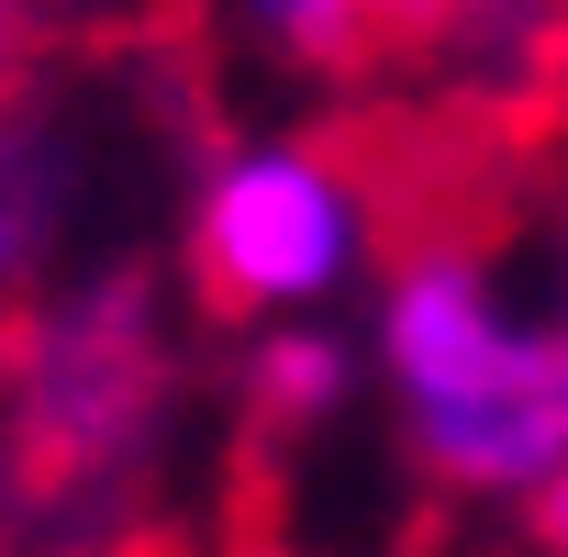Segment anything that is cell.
<instances>
[{
    "instance_id": "cell-4",
    "label": "cell",
    "mask_w": 568,
    "mask_h": 557,
    "mask_svg": "<svg viewBox=\"0 0 568 557\" xmlns=\"http://www.w3.org/2000/svg\"><path fill=\"white\" fill-rule=\"evenodd\" d=\"M68 223H79V134L23 90L0 112V346L57 302Z\"/></svg>"
},
{
    "instance_id": "cell-3",
    "label": "cell",
    "mask_w": 568,
    "mask_h": 557,
    "mask_svg": "<svg viewBox=\"0 0 568 557\" xmlns=\"http://www.w3.org/2000/svg\"><path fill=\"white\" fill-rule=\"evenodd\" d=\"M368 168L346 134H278V145H234L179 234L190 267V313L201 324H267V313H302L324 302L335 278L368 256Z\"/></svg>"
},
{
    "instance_id": "cell-1",
    "label": "cell",
    "mask_w": 568,
    "mask_h": 557,
    "mask_svg": "<svg viewBox=\"0 0 568 557\" xmlns=\"http://www.w3.org/2000/svg\"><path fill=\"white\" fill-rule=\"evenodd\" d=\"M379 379L402 413V446L435 490L468 502H535L568 468V379L557 335L524 324L501 267L468 223L413 212L379 278Z\"/></svg>"
},
{
    "instance_id": "cell-10",
    "label": "cell",
    "mask_w": 568,
    "mask_h": 557,
    "mask_svg": "<svg viewBox=\"0 0 568 557\" xmlns=\"http://www.w3.org/2000/svg\"><path fill=\"white\" fill-rule=\"evenodd\" d=\"M546 12H568V0H546Z\"/></svg>"
},
{
    "instance_id": "cell-7",
    "label": "cell",
    "mask_w": 568,
    "mask_h": 557,
    "mask_svg": "<svg viewBox=\"0 0 568 557\" xmlns=\"http://www.w3.org/2000/svg\"><path fill=\"white\" fill-rule=\"evenodd\" d=\"M23 90H34V34L12 23V0H0V112H12Z\"/></svg>"
},
{
    "instance_id": "cell-6",
    "label": "cell",
    "mask_w": 568,
    "mask_h": 557,
    "mask_svg": "<svg viewBox=\"0 0 568 557\" xmlns=\"http://www.w3.org/2000/svg\"><path fill=\"white\" fill-rule=\"evenodd\" d=\"M346 391H357V357H346L335 335H313V324H267V346L245 357V424H256L267 446L324 435V424L346 413Z\"/></svg>"
},
{
    "instance_id": "cell-5",
    "label": "cell",
    "mask_w": 568,
    "mask_h": 557,
    "mask_svg": "<svg viewBox=\"0 0 568 557\" xmlns=\"http://www.w3.org/2000/svg\"><path fill=\"white\" fill-rule=\"evenodd\" d=\"M501 0H256L267 45L302 79H379L413 57H446L468 23H490Z\"/></svg>"
},
{
    "instance_id": "cell-2",
    "label": "cell",
    "mask_w": 568,
    "mask_h": 557,
    "mask_svg": "<svg viewBox=\"0 0 568 557\" xmlns=\"http://www.w3.org/2000/svg\"><path fill=\"white\" fill-rule=\"evenodd\" d=\"M179 402V324L156 267H101L0 346V446L34 502L123 479Z\"/></svg>"
},
{
    "instance_id": "cell-9",
    "label": "cell",
    "mask_w": 568,
    "mask_h": 557,
    "mask_svg": "<svg viewBox=\"0 0 568 557\" xmlns=\"http://www.w3.org/2000/svg\"><path fill=\"white\" fill-rule=\"evenodd\" d=\"M557 379H568V291H557Z\"/></svg>"
},
{
    "instance_id": "cell-11",
    "label": "cell",
    "mask_w": 568,
    "mask_h": 557,
    "mask_svg": "<svg viewBox=\"0 0 568 557\" xmlns=\"http://www.w3.org/2000/svg\"><path fill=\"white\" fill-rule=\"evenodd\" d=\"M34 12H45V0H34Z\"/></svg>"
},
{
    "instance_id": "cell-8",
    "label": "cell",
    "mask_w": 568,
    "mask_h": 557,
    "mask_svg": "<svg viewBox=\"0 0 568 557\" xmlns=\"http://www.w3.org/2000/svg\"><path fill=\"white\" fill-rule=\"evenodd\" d=\"M535 535H546V546H557V557H568V468H557V479H546V490H535Z\"/></svg>"
}]
</instances>
